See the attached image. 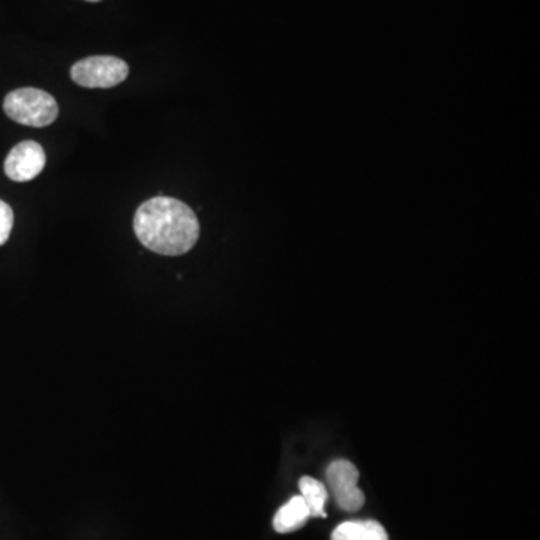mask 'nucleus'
Here are the masks:
<instances>
[{
  "mask_svg": "<svg viewBox=\"0 0 540 540\" xmlns=\"http://www.w3.org/2000/svg\"><path fill=\"white\" fill-rule=\"evenodd\" d=\"M134 231L144 248L174 257L194 248L200 224L188 204L176 198L155 197L138 207Z\"/></svg>",
  "mask_w": 540,
  "mask_h": 540,
  "instance_id": "f257e3e1",
  "label": "nucleus"
},
{
  "mask_svg": "<svg viewBox=\"0 0 540 540\" xmlns=\"http://www.w3.org/2000/svg\"><path fill=\"white\" fill-rule=\"evenodd\" d=\"M12 227H14V212L9 204L0 200V246L8 242Z\"/></svg>",
  "mask_w": 540,
  "mask_h": 540,
  "instance_id": "1a4fd4ad",
  "label": "nucleus"
},
{
  "mask_svg": "<svg viewBox=\"0 0 540 540\" xmlns=\"http://www.w3.org/2000/svg\"><path fill=\"white\" fill-rule=\"evenodd\" d=\"M128 74V63L114 56L86 57L71 68L74 83L89 89H110L123 83Z\"/></svg>",
  "mask_w": 540,
  "mask_h": 540,
  "instance_id": "7ed1b4c3",
  "label": "nucleus"
},
{
  "mask_svg": "<svg viewBox=\"0 0 540 540\" xmlns=\"http://www.w3.org/2000/svg\"><path fill=\"white\" fill-rule=\"evenodd\" d=\"M87 2H99V0H87Z\"/></svg>",
  "mask_w": 540,
  "mask_h": 540,
  "instance_id": "9b49d317",
  "label": "nucleus"
},
{
  "mask_svg": "<svg viewBox=\"0 0 540 540\" xmlns=\"http://www.w3.org/2000/svg\"><path fill=\"white\" fill-rule=\"evenodd\" d=\"M300 497L305 501L306 507H308L309 516L311 518H317L321 516L324 518V506L327 501V489L320 480L314 479V477L305 476L299 480Z\"/></svg>",
  "mask_w": 540,
  "mask_h": 540,
  "instance_id": "0eeeda50",
  "label": "nucleus"
},
{
  "mask_svg": "<svg viewBox=\"0 0 540 540\" xmlns=\"http://www.w3.org/2000/svg\"><path fill=\"white\" fill-rule=\"evenodd\" d=\"M6 116L21 125L44 128L59 116V105L50 93L35 87H23L8 93L3 102Z\"/></svg>",
  "mask_w": 540,
  "mask_h": 540,
  "instance_id": "f03ea898",
  "label": "nucleus"
},
{
  "mask_svg": "<svg viewBox=\"0 0 540 540\" xmlns=\"http://www.w3.org/2000/svg\"><path fill=\"white\" fill-rule=\"evenodd\" d=\"M332 540H362V521H347L335 528Z\"/></svg>",
  "mask_w": 540,
  "mask_h": 540,
  "instance_id": "6e6552de",
  "label": "nucleus"
},
{
  "mask_svg": "<svg viewBox=\"0 0 540 540\" xmlns=\"http://www.w3.org/2000/svg\"><path fill=\"white\" fill-rule=\"evenodd\" d=\"M45 152L35 141H21L6 158L5 174L14 182H29L39 176L45 167Z\"/></svg>",
  "mask_w": 540,
  "mask_h": 540,
  "instance_id": "39448f33",
  "label": "nucleus"
},
{
  "mask_svg": "<svg viewBox=\"0 0 540 540\" xmlns=\"http://www.w3.org/2000/svg\"><path fill=\"white\" fill-rule=\"evenodd\" d=\"M362 540H389V537L380 522L366 519L362 521Z\"/></svg>",
  "mask_w": 540,
  "mask_h": 540,
  "instance_id": "9d476101",
  "label": "nucleus"
},
{
  "mask_svg": "<svg viewBox=\"0 0 540 540\" xmlns=\"http://www.w3.org/2000/svg\"><path fill=\"white\" fill-rule=\"evenodd\" d=\"M309 518L311 516H309L305 501L300 495H294L276 512L275 518H273V528L278 533H291V531L302 528Z\"/></svg>",
  "mask_w": 540,
  "mask_h": 540,
  "instance_id": "423d86ee",
  "label": "nucleus"
},
{
  "mask_svg": "<svg viewBox=\"0 0 540 540\" xmlns=\"http://www.w3.org/2000/svg\"><path fill=\"white\" fill-rule=\"evenodd\" d=\"M327 483L339 509L357 512L365 503V495L357 486L359 470L347 459H336L326 471Z\"/></svg>",
  "mask_w": 540,
  "mask_h": 540,
  "instance_id": "20e7f679",
  "label": "nucleus"
}]
</instances>
